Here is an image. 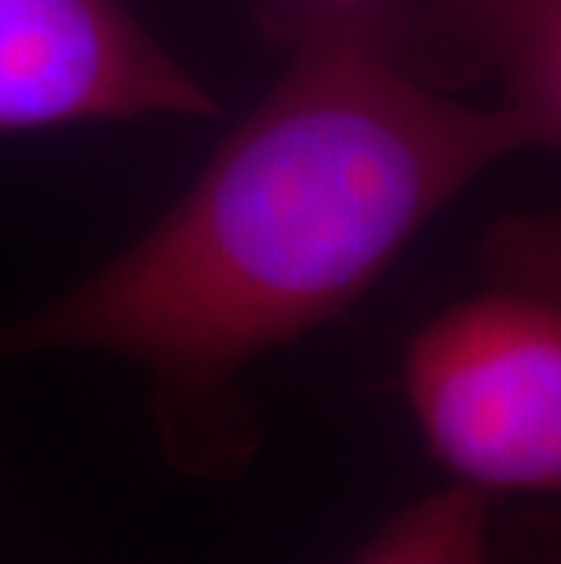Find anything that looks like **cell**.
<instances>
[{
	"label": "cell",
	"instance_id": "cell-1",
	"mask_svg": "<svg viewBox=\"0 0 561 564\" xmlns=\"http://www.w3.org/2000/svg\"><path fill=\"white\" fill-rule=\"evenodd\" d=\"M281 77L175 208L74 292L0 328V361L106 350L197 408L234 371L336 317L485 167L518 117L427 80L387 0H270Z\"/></svg>",
	"mask_w": 561,
	"mask_h": 564
},
{
	"label": "cell",
	"instance_id": "cell-2",
	"mask_svg": "<svg viewBox=\"0 0 561 564\" xmlns=\"http://www.w3.org/2000/svg\"><path fill=\"white\" fill-rule=\"evenodd\" d=\"M401 387L456 485L561 496V208L488 230L477 288L412 335Z\"/></svg>",
	"mask_w": 561,
	"mask_h": 564
},
{
	"label": "cell",
	"instance_id": "cell-3",
	"mask_svg": "<svg viewBox=\"0 0 561 564\" xmlns=\"http://www.w3.org/2000/svg\"><path fill=\"white\" fill-rule=\"evenodd\" d=\"M212 110L121 0H0V131Z\"/></svg>",
	"mask_w": 561,
	"mask_h": 564
},
{
	"label": "cell",
	"instance_id": "cell-4",
	"mask_svg": "<svg viewBox=\"0 0 561 564\" xmlns=\"http://www.w3.org/2000/svg\"><path fill=\"white\" fill-rule=\"evenodd\" d=\"M398 52L441 84H493L529 150H561V0H387Z\"/></svg>",
	"mask_w": 561,
	"mask_h": 564
},
{
	"label": "cell",
	"instance_id": "cell-5",
	"mask_svg": "<svg viewBox=\"0 0 561 564\" xmlns=\"http://www.w3.org/2000/svg\"><path fill=\"white\" fill-rule=\"evenodd\" d=\"M354 564H488L485 491L452 485L404 507Z\"/></svg>",
	"mask_w": 561,
	"mask_h": 564
},
{
	"label": "cell",
	"instance_id": "cell-6",
	"mask_svg": "<svg viewBox=\"0 0 561 564\" xmlns=\"http://www.w3.org/2000/svg\"><path fill=\"white\" fill-rule=\"evenodd\" d=\"M328 4H373V0H328Z\"/></svg>",
	"mask_w": 561,
	"mask_h": 564
}]
</instances>
